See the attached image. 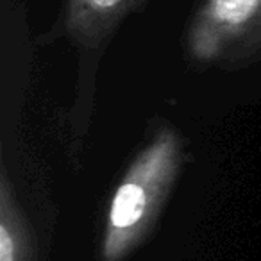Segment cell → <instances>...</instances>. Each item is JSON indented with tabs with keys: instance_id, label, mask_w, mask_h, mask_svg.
I'll return each mask as SVG.
<instances>
[{
	"instance_id": "6da1fadb",
	"label": "cell",
	"mask_w": 261,
	"mask_h": 261,
	"mask_svg": "<svg viewBox=\"0 0 261 261\" xmlns=\"http://www.w3.org/2000/svg\"><path fill=\"white\" fill-rule=\"evenodd\" d=\"M185 163V140L167 122L154 130L120 177L98 240V261H125L152 234Z\"/></svg>"
},
{
	"instance_id": "7a4b0ae2",
	"label": "cell",
	"mask_w": 261,
	"mask_h": 261,
	"mask_svg": "<svg viewBox=\"0 0 261 261\" xmlns=\"http://www.w3.org/2000/svg\"><path fill=\"white\" fill-rule=\"evenodd\" d=\"M199 68L238 70L261 59V0H195L182 36Z\"/></svg>"
},
{
	"instance_id": "3957f363",
	"label": "cell",
	"mask_w": 261,
	"mask_h": 261,
	"mask_svg": "<svg viewBox=\"0 0 261 261\" xmlns=\"http://www.w3.org/2000/svg\"><path fill=\"white\" fill-rule=\"evenodd\" d=\"M147 0H63L56 23L45 41L65 38L79 56V88L91 104L98 63L108 45L129 16Z\"/></svg>"
},
{
	"instance_id": "277c9868",
	"label": "cell",
	"mask_w": 261,
	"mask_h": 261,
	"mask_svg": "<svg viewBox=\"0 0 261 261\" xmlns=\"http://www.w3.org/2000/svg\"><path fill=\"white\" fill-rule=\"evenodd\" d=\"M0 261H36V238L6 165L0 167Z\"/></svg>"
}]
</instances>
